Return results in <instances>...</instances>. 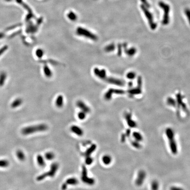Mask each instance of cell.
<instances>
[{
  "instance_id": "obj_22",
  "label": "cell",
  "mask_w": 190,
  "mask_h": 190,
  "mask_svg": "<svg viewBox=\"0 0 190 190\" xmlns=\"http://www.w3.org/2000/svg\"><path fill=\"white\" fill-rule=\"evenodd\" d=\"M86 113L83 111H80L78 114V117L79 119L81 120H83L86 118Z\"/></svg>"
},
{
  "instance_id": "obj_10",
  "label": "cell",
  "mask_w": 190,
  "mask_h": 190,
  "mask_svg": "<svg viewBox=\"0 0 190 190\" xmlns=\"http://www.w3.org/2000/svg\"><path fill=\"white\" fill-rule=\"evenodd\" d=\"M64 103V99L62 95H59L56 99L55 104L56 106L59 108H62L63 106Z\"/></svg>"
},
{
  "instance_id": "obj_8",
  "label": "cell",
  "mask_w": 190,
  "mask_h": 190,
  "mask_svg": "<svg viewBox=\"0 0 190 190\" xmlns=\"http://www.w3.org/2000/svg\"><path fill=\"white\" fill-rule=\"evenodd\" d=\"M70 131L78 136H82L84 135V131L82 129L76 125H73L71 126Z\"/></svg>"
},
{
  "instance_id": "obj_14",
  "label": "cell",
  "mask_w": 190,
  "mask_h": 190,
  "mask_svg": "<svg viewBox=\"0 0 190 190\" xmlns=\"http://www.w3.org/2000/svg\"><path fill=\"white\" fill-rule=\"evenodd\" d=\"M43 70L44 75L47 78H50L52 75V73L50 68L47 65H45L43 67Z\"/></svg>"
},
{
  "instance_id": "obj_3",
  "label": "cell",
  "mask_w": 190,
  "mask_h": 190,
  "mask_svg": "<svg viewBox=\"0 0 190 190\" xmlns=\"http://www.w3.org/2000/svg\"><path fill=\"white\" fill-rule=\"evenodd\" d=\"M76 33L77 35L79 36L89 38V39L94 41H97L98 39V38L96 35L86 29H84L82 27H78L77 29Z\"/></svg>"
},
{
  "instance_id": "obj_4",
  "label": "cell",
  "mask_w": 190,
  "mask_h": 190,
  "mask_svg": "<svg viewBox=\"0 0 190 190\" xmlns=\"http://www.w3.org/2000/svg\"><path fill=\"white\" fill-rule=\"evenodd\" d=\"M81 179L83 183L89 185H92L95 184V180L92 178L89 177H88L87 168H86V166L84 165L82 167Z\"/></svg>"
},
{
  "instance_id": "obj_25",
  "label": "cell",
  "mask_w": 190,
  "mask_h": 190,
  "mask_svg": "<svg viewBox=\"0 0 190 190\" xmlns=\"http://www.w3.org/2000/svg\"><path fill=\"white\" fill-rule=\"evenodd\" d=\"M68 16L69 18L70 19H71V20H75L77 19L76 15L75 14V13H73V12H70L68 14Z\"/></svg>"
},
{
  "instance_id": "obj_23",
  "label": "cell",
  "mask_w": 190,
  "mask_h": 190,
  "mask_svg": "<svg viewBox=\"0 0 190 190\" xmlns=\"http://www.w3.org/2000/svg\"><path fill=\"white\" fill-rule=\"evenodd\" d=\"M93 162V159L91 156H88L86 157L85 163L87 165H90L92 164Z\"/></svg>"
},
{
  "instance_id": "obj_7",
  "label": "cell",
  "mask_w": 190,
  "mask_h": 190,
  "mask_svg": "<svg viewBox=\"0 0 190 190\" xmlns=\"http://www.w3.org/2000/svg\"><path fill=\"white\" fill-rule=\"evenodd\" d=\"M122 92H122V91H121L120 90H119L114 89H109V90H108L106 93H105L104 95V99L106 100H110V99L111 98L112 94H113V93L121 94V93H122Z\"/></svg>"
},
{
  "instance_id": "obj_18",
  "label": "cell",
  "mask_w": 190,
  "mask_h": 190,
  "mask_svg": "<svg viewBox=\"0 0 190 190\" xmlns=\"http://www.w3.org/2000/svg\"><path fill=\"white\" fill-rule=\"evenodd\" d=\"M9 165V162L5 159L0 160V168H7Z\"/></svg>"
},
{
  "instance_id": "obj_15",
  "label": "cell",
  "mask_w": 190,
  "mask_h": 190,
  "mask_svg": "<svg viewBox=\"0 0 190 190\" xmlns=\"http://www.w3.org/2000/svg\"><path fill=\"white\" fill-rule=\"evenodd\" d=\"M65 183L67 185H76L78 183V181L74 177L70 178L67 179Z\"/></svg>"
},
{
  "instance_id": "obj_5",
  "label": "cell",
  "mask_w": 190,
  "mask_h": 190,
  "mask_svg": "<svg viewBox=\"0 0 190 190\" xmlns=\"http://www.w3.org/2000/svg\"><path fill=\"white\" fill-rule=\"evenodd\" d=\"M95 75L101 79H105L107 78V73L104 69H99L95 67L93 70Z\"/></svg>"
},
{
  "instance_id": "obj_12",
  "label": "cell",
  "mask_w": 190,
  "mask_h": 190,
  "mask_svg": "<svg viewBox=\"0 0 190 190\" xmlns=\"http://www.w3.org/2000/svg\"><path fill=\"white\" fill-rule=\"evenodd\" d=\"M105 80H106V81L108 83H110L111 84H115L116 85H118V86H121L122 84V82L119 80L117 79H115L114 78H106Z\"/></svg>"
},
{
  "instance_id": "obj_11",
  "label": "cell",
  "mask_w": 190,
  "mask_h": 190,
  "mask_svg": "<svg viewBox=\"0 0 190 190\" xmlns=\"http://www.w3.org/2000/svg\"><path fill=\"white\" fill-rule=\"evenodd\" d=\"M37 162L38 164V165L41 167H44L45 165V162L44 160V158L41 155H38L37 157Z\"/></svg>"
},
{
  "instance_id": "obj_26",
  "label": "cell",
  "mask_w": 190,
  "mask_h": 190,
  "mask_svg": "<svg viewBox=\"0 0 190 190\" xmlns=\"http://www.w3.org/2000/svg\"><path fill=\"white\" fill-rule=\"evenodd\" d=\"M7 48H8V47L7 46H5L0 49V56L5 51H6Z\"/></svg>"
},
{
  "instance_id": "obj_17",
  "label": "cell",
  "mask_w": 190,
  "mask_h": 190,
  "mask_svg": "<svg viewBox=\"0 0 190 190\" xmlns=\"http://www.w3.org/2000/svg\"><path fill=\"white\" fill-rule=\"evenodd\" d=\"M55 157V155L53 152H48L44 155V158L48 161H51L54 159Z\"/></svg>"
},
{
  "instance_id": "obj_19",
  "label": "cell",
  "mask_w": 190,
  "mask_h": 190,
  "mask_svg": "<svg viewBox=\"0 0 190 190\" xmlns=\"http://www.w3.org/2000/svg\"><path fill=\"white\" fill-rule=\"evenodd\" d=\"M22 103V99H16L15 101L13 102L12 104V107L13 108H16L19 107Z\"/></svg>"
},
{
  "instance_id": "obj_24",
  "label": "cell",
  "mask_w": 190,
  "mask_h": 190,
  "mask_svg": "<svg viewBox=\"0 0 190 190\" xmlns=\"http://www.w3.org/2000/svg\"><path fill=\"white\" fill-rule=\"evenodd\" d=\"M114 45L113 44H111L108 45L105 48L104 50L105 51L107 52H110L113 51L114 50Z\"/></svg>"
},
{
  "instance_id": "obj_13",
  "label": "cell",
  "mask_w": 190,
  "mask_h": 190,
  "mask_svg": "<svg viewBox=\"0 0 190 190\" xmlns=\"http://www.w3.org/2000/svg\"><path fill=\"white\" fill-rule=\"evenodd\" d=\"M16 155L18 159L20 161H24L26 159V156L22 150H18L16 152Z\"/></svg>"
},
{
  "instance_id": "obj_6",
  "label": "cell",
  "mask_w": 190,
  "mask_h": 190,
  "mask_svg": "<svg viewBox=\"0 0 190 190\" xmlns=\"http://www.w3.org/2000/svg\"><path fill=\"white\" fill-rule=\"evenodd\" d=\"M76 105L81 109V111L85 112L86 114L90 113V112L91 111L90 108L82 100H78V101L77 102Z\"/></svg>"
},
{
  "instance_id": "obj_16",
  "label": "cell",
  "mask_w": 190,
  "mask_h": 190,
  "mask_svg": "<svg viewBox=\"0 0 190 190\" xmlns=\"http://www.w3.org/2000/svg\"><path fill=\"white\" fill-rule=\"evenodd\" d=\"M102 161L105 165H110L112 161V158L110 155H105L103 157Z\"/></svg>"
},
{
  "instance_id": "obj_28",
  "label": "cell",
  "mask_w": 190,
  "mask_h": 190,
  "mask_svg": "<svg viewBox=\"0 0 190 190\" xmlns=\"http://www.w3.org/2000/svg\"><path fill=\"white\" fill-rule=\"evenodd\" d=\"M171 190H183L180 188H178V187H172L171 189Z\"/></svg>"
},
{
  "instance_id": "obj_20",
  "label": "cell",
  "mask_w": 190,
  "mask_h": 190,
  "mask_svg": "<svg viewBox=\"0 0 190 190\" xmlns=\"http://www.w3.org/2000/svg\"><path fill=\"white\" fill-rule=\"evenodd\" d=\"M6 78V74L4 72H2L0 74V86L3 85Z\"/></svg>"
},
{
  "instance_id": "obj_27",
  "label": "cell",
  "mask_w": 190,
  "mask_h": 190,
  "mask_svg": "<svg viewBox=\"0 0 190 190\" xmlns=\"http://www.w3.org/2000/svg\"><path fill=\"white\" fill-rule=\"evenodd\" d=\"M67 187V184L65 182L62 185V189L63 190H65Z\"/></svg>"
},
{
  "instance_id": "obj_9",
  "label": "cell",
  "mask_w": 190,
  "mask_h": 190,
  "mask_svg": "<svg viewBox=\"0 0 190 190\" xmlns=\"http://www.w3.org/2000/svg\"><path fill=\"white\" fill-rule=\"evenodd\" d=\"M96 149V145L95 144H92V145L86 151V152L84 153V155L86 157L88 156H90L91 154L94 152Z\"/></svg>"
},
{
  "instance_id": "obj_2",
  "label": "cell",
  "mask_w": 190,
  "mask_h": 190,
  "mask_svg": "<svg viewBox=\"0 0 190 190\" xmlns=\"http://www.w3.org/2000/svg\"><path fill=\"white\" fill-rule=\"evenodd\" d=\"M59 167V165L58 163L55 162L52 163L51 165L50 170L47 172H45L38 176L37 177V181H43L45 178H47V177H53L56 173Z\"/></svg>"
},
{
  "instance_id": "obj_21",
  "label": "cell",
  "mask_w": 190,
  "mask_h": 190,
  "mask_svg": "<svg viewBox=\"0 0 190 190\" xmlns=\"http://www.w3.org/2000/svg\"><path fill=\"white\" fill-rule=\"evenodd\" d=\"M44 54V52L43 51V50L41 48L38 49L36 51V55L38 58L40 59L41 58L43 57Z\"/></svg>"
},
{
  "instance_id": "obj_1",
  "label": "cell",
  "mask_w": 190,
  "mask_h": 190,
  "mask_svg": "<svg viewBox=\"0 0 190 190\" xmlns=\"http://www.w3.org/2000/svg\"><path fill=\"white\" fill-rule=\"evenodd\" d=\"M48 129V126L47 125L41 124L25 127L21 130V133L23 135L26 136L35 133L44 132Z\"/></svg>"
}]
</instances>
